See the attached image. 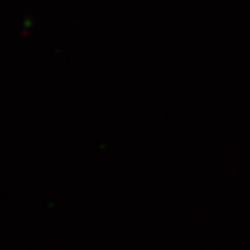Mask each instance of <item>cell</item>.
<instances>
[]
</instances>
